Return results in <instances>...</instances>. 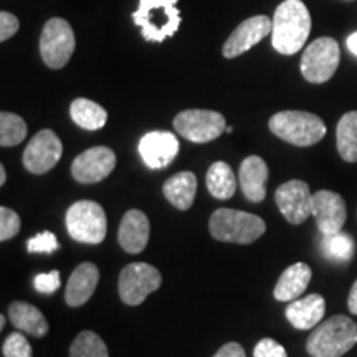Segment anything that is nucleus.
I'll return each instance as SVG.
<instances>
[{
  "mask_svg": "<svg viewBox=\"0 0 357 357\" xmlns=\"http://www.w3.org/2000/svg\"><path fill=\"white\" fill-rule=\"evenodd\" d=\"M311 32L310 10L301 0H284L273 15L271 45L281 55H294L305 47Z\"/></svg>",
  "mask_w": 357,
  "mask_h": 357,
  "instance_id": "f257e3e1",
  "label": "nucleus"
},
{
  "mask_svg": "<svg viewBox=\"0 0 357 357\" xmlns=\"http://www.w3.org/2000/svg\"><path fill=\"white\" fill-rule=\"evenodd\" d=\"M357 344V324L349 316L336 314L312 329L306 341L311 357H341Z\"/></svg>",
  "mask_w": 357,
  "mask_h": 357,
  "instance_id": "f03ea898",
  "label": "nucleus"
},
{
  "mask_svg": "<svg viewBox=\"0 0 357 357\" xmlns=\"http://www.w3.org/2000/svg\"><path fill=\"white\" fill-rule=\"evenodd\" d=\"M208 230L218 242L250 245L265 234L266 223L255 213L218 208L208 220Z\"/></svg>",
  "mask_w": 357,
  "mask_h": 357,
  "instance_id": "7ed1b4c3",
  "label": "nucleus"
},
{
  "mask_svg": "<svg viewBox=\"0 0 357 357\" xmlns=\"http://www.w3.org/2000/svg\"><path fill=\"white\" fill-rule=\"evenodd\" d=\"M178 0H139V7L132 13V20L141 26L146 42H164L181 26Z\"/></svg>",
  "mask_w": 357,
  "mask_h": 357,
  "instance_id": "20e7f679",
  "label": "nucleus"
},
{
  "mask_svg": "<svg viewBox=\"0 0 357 357\" xmlns=\"http://www.w3.org/2000/svg\"><path fill=\"white\" fill-rule=\"evenodd\" d=\"M268 126L276 137L298 147L318 144L328 131L319 116L306 111H281L271 116Z\"/></svg>",
  "mask_w": 357,
  "mask_h": 357,
  "instance_id": "39448f33",
  "label": "nucleus"
},
{
  "mask_svg": "<svg viewBox=\"0 0 357 357\" xmlns=\"http://www.w3.org/2000/svg\"><path fill=\"white\" fill-rule=\"evenodd\" d=\"M66 230L79 243L98 245L108 234V218L105 208L93 200H78L66 211Z\"/></svg>",
  "mask_w": 357,
  "mask_h": 357,
  "instance_id": "423d86ee",
  "label": "nucleus"
},
{
  "mask_svg": "<svg viewBox=\"0 0 357 357\" xmlns=\"http://www.w3.org/2000/svg\"><path fill=\"white\" fill-rule=\"evenodd\" d=\"M77 40L71 25L65 19H50L45 24L40 37V55L52 70H61L73 56Z\"/></svg>",
  "mask_w": 357,
  "mask_h": 357,
  "instance_id": "0eeeda50",
  "label": "nucleus"
},
{
  "mask_svg": "<svg viewBox=\"0 0 357 357\" xmlns=\"http://www.w3.org/2000/svg\"><path fill=\"white\" fill-rule=\"evenodd\" d=\"M339 61L341 50L336 40L331 37L316 38L303 53L301 73L306 82L312 84L326 83L334 77Z\"/></svg>",
  "mask_w": 357,
  "mask_h": 357,
  "instance_id": "6e6552de",
  "label": "nucleus"
},
{
  "mask_svg": "<svg viewBox=\"0 0 357 357\" xmlns=\"http://www.w3.org/2000/svg\"><path fill=\"white\" fill-rule=\"evenodd\" d=\"M162 284V275L149 263H131L119 273L118 289L124 305L139 306L146 298L158 291Z\"/></svg>",
  "mask_w": 357,
  "mask_h": 357,
  "instance_id": "1a4fd4ad",
  "label": "nucleus"
},
{
  "mask_svg": "<svg viewBox=\"0 0 357 357\" xmlns=\"http://www.w3.org/2000/svg\"><path fill=\"white\" fill-rule=\"evenodd\" d=\"M227 121L223 114L211 109H185L174 118V129L187 141L205 144L222 136Z\"/></svg>",
  "mask_w": 357,
  "mask_h": 357,
  "instance_id": "9d476101",
  "label": "nucleus"
},
{
  "mask_svg": "<svg viewBox=\"0 0 357 357\" xmlns=\"http://www.w3.org/2000/svg\"><path fill=\"white\" fill-rule=\"evenodd\" d=\"M61 154H63V144L60 137L52 129H42L25 147L22 162L29 172L42 176L60 162Z\"/></svg>",
  "mask_w": 357,
  "mask_h": 357,
  "instance_id": "9b49d317",
  "label": "nucleus"
},
{
  "mask_svg": "<svg viewBox=\"0 0 357 357\" xmlns=\"http://www.w3.org/2000/svg\"><path fill=\"white\" fill-rule=\"evenodd\" d=\"M116 167V154L106 146H95L75 158L71 176L79 184H98L105 181Z\"/></svg>",
  "mask_w": 357,
  "mask_h": 357,
  "instance_id": "f8f14e48",
  "label": "nucleus"
},
{
  "mask_svg": "<svg viewBox=\"0 0 357 357\" xmlns=\"http://www.w3.org/2000/svg\"><path fill=\"white\" fill-rule=\"evenodd\" d=\"M275 200L281 215L293 225H300L312 215V195L305 181L293 178L281 184L276 189Z\"/></svg>",
  "mask_w": 357,
  "mask_h": 357,
  "instance_id": "ddd939ff",
  "label": "nucleus"
},
{
  "mask_svg": "<svg viewBox=\"0 0 357 357\" xmlns=\"http://www.w3.org/2000/svg\"><path fill=\"white\" fill-rule=\"evenodd\" d=\"M312 217L323 235H334L342 230L347 218L346 200L331 190L312 194Z\"/></svg>",
  "mask_w": 357,
  "mask_h": 357,
  "instance_id": "4468645a",
  "label": "nucleus"
},
{
  "mask_svg": "<svg viewBox=\"0 0 357 357\" xmlns=\"http://www.w3.org/2000/svg\"><path fill=\"white\" fill-rule=\"evenodd\" d=\"M271 30H273V22L268 19L266 15H257L247 19L236 26L230 37L227 38L222 48L223 56L231 60V58L243 55L250 48L260 43L266 35H270Z\"/></svg>",
  "mask_w": 357,
  "mask_h": 357,
  "instance_id": "2eb2a0df",
  "label": "nucleus"
},
{
  "mask_svg": "<svg viewBox=\"0 0 357 357\" xmlns=\"http://www.w3.org/2000/svg\"><path fill=\"white\" fill-rule=\"evenodd\" d=\"M137 149L147 167L164 169L171 166L172 160L177 158L181 144L176 134L169 131H153L142 136Z\"/></svg>",
  "mask_w": 357,
  "mask_h": 357,
  "instance_id": "dca6fc26",
  "label": "nucleus"
},
{
  "mask_svg": "<svg viewBox=\"0 0 357 357\" xmlns=\"http://www.w3.org/2000/svg\"><path fill=\"white\" fill-rule=\"evenodd\" d=\"M151 234L149 218L144 212L132 208L124 213L118 230V242L126 253L136 255L147 247Z\"/></svg>",
  "mask_w": 357,
  "mask_h": 357,
  "instance_id": "f3484780",
  "label": "nucleus"
},
{
  "mask_svg": "<svg viewBox=\"0 0 357 357\" xmlns=\"http://www.w3.org/2000/svg\"><path fill=\"white\" fill-rule=\"evenodd\" d=\"M100 283V270L95 263L84 261L78 265L70 275L68 284L65 289V301L70 307H79L86 305L89 298L96 291Z\"/></svg>",
  "mask_w": 357,
  "mask_h": 357,
  "instance_id": "a211bd4d",
  "label": "nucleus"
},
{
  "mask_svg": "<svg viewBox=\"0 0 357 357\" xmlns=\"http://www.w3.org/2000/svg\"><path fill=\"white\" fill-rule=\"evenodd\" d=\"M268 174L270 172H268L266 162L258 155H248L243 160L238 171V182L245 199L255 204L265 200Z\"/></svg>",
  "mask_w": 357,
  "mask_h": 357,
  "instance_id": "6ab92c4d",
  "label": "nucleus"
},
{
  "mask_svg": "<svg viewBox=\"0 0 357 357\" xmlns=\"http://www.w3.org/2000/svg\"><path fill=\"white\" fill-rule=\"evenodd\" d=\"M326 301L318 293H311L301 300H294L287 307V319L293 328L307 331L314 329L324 318Z\"/></svg>",
  "mask_w": 357,
  "mask_h": 357,
  "instance_id": "aec40b11",
  "label": "nucleus"
},
{
  "mask_svg": "<svg viewBox=\"0 0 357 357\" xmlns=\"http://www.w3.org/2000/svg\"><path fill=\"white\" fill-rule=\"evenodd\" d=\"M312 276L311 268L306 263L298 261L288 266L280 276L278 283L273 289L276 301H294L300 298V294L306 291Z\"/></svg>",
  "mask_w": 357,
  "mask_h": 357,
  "instance_id": "412c9836",
  "label": "nucleus"
},
{
  "mask_svg": "<svg viewBox=\"0 0 357 357\" xmlns=\"http://www.w3.org/2000/svg\"><path fill=\"white\" fill-rule=\"evenodd\" d=\"M8 319L12 321V324L17 329L25 334H30L33 337H43L47 336L48 326L47 318L43 316V312L35 307L33 305L25 301H13L8 306Z\"/></svg>",
  "mask_w": 357,
  "mask_h": 357,
  "instance_id": "4be33fe9",
  "label": "nucleus"
},
{
  "mask_svg": "<svg viewBox=\"0 0 357 357\" xmlns=\"http://www.w3.org/2000/svg\"><path fill=\"white\" fill-rule=\"evenodd\" d=\"M164 195L178 211H189L197 194V177L194 172L184 171L169 177L162 187Z\"/></svg>",
  "mask_w": 357,
  "mask_h": 357,
  "instance_id": "5701e85b",
  "label": "nucleus"
},
{
  "mask_svg": "<svg viewBox=\"0 0 357 357\" xmlns=\"http://www.w3.org/2000/svg\"><path fill=\"white\" fill-rule=\"evenodd\" d=\"M70 116L73 123L86 131H98L105 128L108 121V113L98 102L86 100V98H78L71 102Z\"/></svg>",
  "mask_w": 357,
  "mask_h": 357,
  "instance_id": "b1692460",
  "label": "nucleus"
},
{
  "mask_svg": "<svg viewBox=\"0 0 357 357\" xmlns=\"http://www.w3.org/2000/svg\"><path fill=\"white\" fill-rule=\"evenodd\" d=\"M207 189L211 192L212 197L218 200L231 199L236 192V177L231 167L223 160L213 162L207 171Z\"/></svg>",
  "mask_w": 357,
  "mask_h": 357,
  "instance_id": "393cba45",
  "label": "nucleus"
},
{
  "mask_svg": "<svg viewBox=\"0 0 357 357\" xmlns=\"http://www.w3.org/2000/svg\"><path fill=\"white\" fill-rule=\"evenodd\" d=\"M336 144L339 155L346 162H357V111H349L339 119Z\"/></svg>",
  "mask_w": 357,
  "mask_h": 357,
  "instance_id": "a878e982",
  "label": "nucleus"
},
{
  "mask_svg": "<svg viewBox=\"0 0 357 357\" xmlns=\"http://www.w3.org/2000/svg\"><path fill=\"white\" fill-rule=\"evenodd\" d=\"M26 124L19 114L0 113V146L2 147H13L19 146L26 137Z\"/></svg>",
  "mask_w": 357,
  "mask_h": 357,
  "instance_id": "bb28decb",
  "label": "nucleus"
},
{
  "mask_svg": "<svg viewBox=\"0 0 357 357\" xmlns=\"http://www.w3.org/2000/svg\"><path fill=\"white\" fill-rule=\"evenodd\" d=\"M70 357H109V352L96 333L83 331L71 342Z\"/></svg>",
  "mask_w": 357,
  "mask_h": 357,
  "instance_id": "cd10ccee",
  "label": "nucleus"
},
{
  "mask_svg": "<svg viewBox=\"0 0 357 357\" xmlns=\"http://www.w3.org/2000/svg\"><path fill=\"white\" fill-rule=\"evenodd\" d=\"M323 248L324 257L331 258V260L337 261H349L354 257V240L344 231H337L334 235H323Z\"/></svg>",
  "mask_w": 357,
  "mask_h": 357,
  "instance_id": "c85d7f7f",
  "label": "nucleus"
},
{
  "mask_svg": "<svg viewBox=\"0 0 357 357\" xmlns=\"http://www.w3.org/2000/svg\"><path fill=\"white\" fill-rule=\"evenodd\" d=\"M20 227L22 220L19 213L2 205L0 207V242H7V240L19 235Z\"/></svg>",
  "mask_w": 357,
  "mask_h": 357,
  "instance_id": "c756f323",
  "label": "nucleus"
},
{
  "mask_svg": "<svg viewBox=\"0 0 357 357\" xmlns=\"http://www.w3.org/2000/svg\"><path fill=\"white\" fill-rule=\"evenodd\" d=\"M3 357H32V346L20 333H12L2 346Z\"/></svg>",
  "mask_w": 357,
  "mask_h": 357,
  "instance_id": "7c9ffc66",
  "label": "nucleus"
},
{
  "mask_svg": "<svg viewBox=\"0 0 357 357\" xmlns=\"http://www.w3.org/2000/svg\"><path fill=\"white\" fill-rule=\"evenodd\" d=\"M60 248L56 236L53 231H42V234L32 236L26 242V250L29 253H55Z\"/></svg>",
  "mask_w": 357,
  "mask_h": 357,
  "instance_id": "2f4dec72",
  "label": "nucleus"
},
{
  "mask_svg": "<svg viewBox=\"0 0 357 357\" xmlns=\"http://www.w3.org/2000/svg\"><path fill=\"white\" fill-rule=\"evenodd\" d=\"M61 284V276L60 271L53 270L50 273H40L35 276L33 280V288L42 294H52L55 293Z\"/></svg>",
  "mask_w": 357,
  "mask_h": 357,
  "instance_id": "473e14b6",
  "label": "nucleus"
},
{
  "mask_svg": "<svg viewBox=\"0 0 357 357\" xmlns=\"http://www.w3.org/2000/svg\"><path fill=\"white\" fill-rule=\"evenodd\" d=\"M253 357H288V354L280 342H276L271 337H265L258 341L255 351H253Z\"/></svg>",
  "mask_w": 357,
  "mask_h": 357,
  "instance_id": "72a5a7b5",
  "label": "nucleus"
},
{
  "mask_svg": "<svg viewBox=\"0 0 357 357\" xmlns=\"http://www.w3.org/2000/svg\"><path fill=\"white\" fill-rule=\"evenodd\" d=\"M19 19L10 12H0V42H7L19 30Z\"/></svg>",
  "mask_w": 357,
  "mask_h": 357,
  "instance_id": "f704fd0d",
  "label": "nucleus"
},
{
  "mask_svg": "<svg viewBox=\"0 0 357 357\" xmlns=\"http://www.w3.org/2000/svg\"><path fill=\"white\" fill-rule=\"evenodd\" d=\"M213 357H247L242 344L238 342H227L218 349Z\"/></svg>",
  "mask_w": 357,
  "mask_h": 357,
  "instance_id": "c9c22d12",
  "label": "nucleus"
},
{
  "mask_svg": "<svg viewBox=\"0 0 357 357\" xmlns=\"http://www.w3.org/2000/svg\"><path fill=\"white\" fill-rule=\"evenodd\" d=\"M347 306H349V311L352 314L357 316V280L352 284L351 291H349V298H347Z\"/></svg>",
  "mask_w": 357,
  "mask_h": 357,
  "instance_id": "e433bc0d",
  "label": "nucleus"
},
{
  "mask_svg": "<svg viewBox=\"0 0 357 357\" xmlns=\"http://www.w3.org/2000/svg\"><path fill=\"white\" fill-rule=\"evenodd\" d=\"M347 48L357 56V32L349 35V38H347Z\"/></svg>",
  "mask_w": 357,
  "mask_h": 357,
  "instance_id": "4c0bfd02",
  "label": "nucleus"
},
{
  "mask_svg": "<svg viewBox=\"0 0 357 357\" xmlns=\"http://www.w3.org/2000/svg\"><path fill=\"white\" fill-rule=\"evenodd\" d=\"M6 181H7V172H6V167L0 166V185H6Z\"/></svg>",
  "mask_w": 357,
  "mask_h": 357,
  "instance_id": "58836bf2",
  "label": "nucleus"
},
{
  "mask_svg": "<svg viewBox=\"0 0 357 357\" xmlns=\"http://www.w3.org/2000/svg\"><path fill=\"white\" fill-rule=\"evenodd\" d=\"M3 326H6V316H0V329H3Z\"/></svg>",
  "mask_w": 357,
  "mask_h": 357,
  "instance_id": "ea45409f",
  "label": "nucleus"
},
{
  "mask_svg": "<svg viewBox=\"0 0 357 357\" xmlns=\"http://www.w3.org/2000/svg\"><path fill=\"white\" fill-rule=\"evenodd\" d=\"M225 131H227V132H231V131H234V128H231V126H227V128H225Z\"/></svg>",
  "mask_w": 357,
  "mask_h": 357,
  "instance_id": "a19ab883",
  "label": "nucleus"
}]
</instances>
